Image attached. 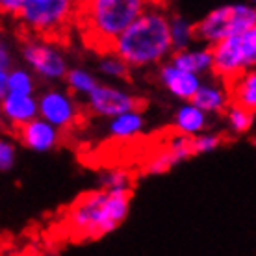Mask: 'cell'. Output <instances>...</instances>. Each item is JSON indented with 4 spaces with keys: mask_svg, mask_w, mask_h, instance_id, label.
<instances>
[{
    "mask_svg": "<svg viewBox=\"0 0 256 256\" xmlns=\"http://www.w3.org/2000/svg\"><path fill=\"white\" fill-rule=\"evenodd\" d=\"M130 69L166 64L173 48L169 41V15L160 6L147 4L138 19L112 43L110 50Z\"/></svg>",
    "mask_w": 256,
    "mask_h": 256,
    "instance_id": "cell-1",
    "label": "cell"
},
{
    "mask_svg": "<svg viewBox=\"0 0 256 256\" xmlns=\"http://www.w3.org/2000/svg\"><path fill=\"white\" fill-rule=\"evenodd\" d=\"M130 195L106 193L102 190L84 193L70 206L65 224L76 240H98L114 232L128 218Z\"/></svg>",
    "mask_w": 256,
    "mask_h": 256,
    "instance_id": "cell-2",
    "label": "cell"
},
{
    "mask_svg": "<svg viewBox=\"0 0 256 256\" xmlns=\"http://www.w3.org/2000/svg\"><path fill=\"white\" fill-rule=\"evenodd\" d=\"M147 8L143 0H91L80 4L86 32L95 41H104L106 50Z\"/></svg>",
    "mask_w": 256,
    "mask_h": 256,
    "instance_id": "cell-3",
    "label": "cell"
},
{
    "mask_svg": "<svg viewBox=\"0 0 256 256\" xmlns=\"http://www.w3.org/2000/svg\"><path fill=\"white\" fill-rule=\"evenodd\" d=\"M256 28V8L252 4H224L208 12L195 24V38L208 48L224 39L238 38Z\"/></svg>",
    "mask_w": 256,
    "mask_h": 256,
    "instance_id": "cell-4",
    "label": "cell"
},
{
    "mask_svg": "<svg viewBox=\"0 0 256 256\" xmlns=\"http://www.w3.org/2000/svg\"><path fill=\"white\" fill-rule=\"evenodd\" d=\"M212 70L223 82H232L234 78L247 70H254L256 64V28L242 34L238 38L224 39L210 48Z\"/></svg>",
    "mask_w": 256,
    "mask_h": 256,
    "instance_id": "cell-5",
    "label": "cell"
},
{
    "mask_svg": "<svg viewBox=\"0 0 256 256\" xmlns=\"http://www.w3.org/2000/svg\"><path fill=\"white\" fill-rule=\"evenodd\" d=\"M74 8L70 0H22L17 19L32 32L52 36L69 22Z\"/></svg>",
    "mask_w": 256,
    "mask_h": 256,
    "instance_id": "cell-6",
    "label": "cell"
},
{
    "mask_svg": "<svg viewBox=\"0 0 256 256\" xmlns=\"http://www.w3.org/2000/svg\"><path fill=\"white\" fill-rule=\"evenodd\" d=\"M22 60L34 76H39L48 82L64 80L69 70V64L64 52L56 45L41 39L26 41L22 46Z\"/></svg>",
    "mask_w": 256,
    "mask_h": 256,
    "instance_id": "cell-7",
    "label": "cell"
},
{
    "mask_svg": "<svg viewBox=\"0 0 256 256\" xmlns=\"http://www.w3.org/2000/svg\"><path fill=\"white\" fill-rule=\"evenodd\" d=\"M86 102H88L91 114L104 117L108 121L121 114H126V112L141 110V100L134 93L112 86V84H98L95 90L86 96Z\"/></svg>",
    "mask_w": 256,
    "mask_h": 256,
    "instance_id": "cell-8",
    "label": "cell"
},
{
    "mask_svg": "<svg viewBox=\"0 0 256 256\" xmlns=\"http://www.w3.org/2000/svg\"><path fill=\"white\" fill-rule=\"evenodd\" d=\"M38 117L52 124L60 132L72 128L80 117L74 95L58 88L46 90L38 98Z\"/></svg>",
    "mask_w": 256,
    "mask_h": 256,
    "instance_id": "cell-9",
    "label": "cell"
},
{
    "mask_svg": "<svg viewBox=\"0 0 256 256\" xmlns=\"http://www.w3.org/2000/svg\"><path fill=\"white\" fill-rule=\"evenodd\" d=\"M17 130H19L17 132L19 141L34 152H48L58 147L60 140H62V132L39 117L26 122L24 126L17 128Z\"/></svg>",
    "mask_w": 256,
    "mask_h": 256,
    "instance_id": "cell-10",
    "label": "cell"
},
{
    "mask_svg": "<svg viewBox=\"0 0 256 256\" xmlns=\"http://www.w3.org/2000/svg\"><path fill=\"white\" fill-rule=\"evenodd\" d=\"M160 82L162 86L166 88L174 98H178L182 102H192L193 95L197 93V90L200 88L202 80L192 72H186V70L174 67L173 64H166L160 65Z\"/></svg>",
    "mask_w": 256,
    "mask_h": 256,
    "instance_id": "cell-11",
    "label": "cell"
},
{
    "mask_svg": "<svg viewBox=\"0 0 256 256\" xmlns=\"http://www.w3.org/2000/svg\"><path fill=\"white\" fill-rule=\"evenodd\" d=\"M0 117L13 128L24 126L38 117V98L34 95H12L8 93L0 100Z\"/></svg>",
    "mask_w": 256,
    "mask_h": 256,
    "instance_id": "cell-12",
    "label": "cell"
},
{
    "mask_svg": "<svg viewBox=\"0 0 256 256\" xmlns=\"http://www.w3.org/2000/svg\"><path fill=\"white\" fill-rule=\"evenodd\" d=\"M192 104L202 110L206 116L224 114L226 108L230 106V95H228V90L221 84L202 82L197 93L193 95Z\"/></svg>",
    "mask_w": 256,
    "mask_h": 256,
    "instance_id": "cell-13",
    "label": "cell"
},
{
    "mask_svg": "<svg viewBox=\"0 0 256 256\" xmlns=\"http://www.w3.org/2000/svg\"><path fill=\"white\" fill-rule=\"evenodd\" d=\"M208 116L202 110H198L195 104L192 102H182L174 112L173 126L174 132L184 138H195V136L206 132L208 128Z\"/></svg>",
    "mask_w": 256,
    "mask_h": 256,
    "instance_id": "cell-14",
    "label": "cell"
},
{
    "mask_svg": "<svg viewBox=\"0 0 256 256\" xmlns=\"http://www.w3.org/2000/svg\"><path fill=\"white\" fill-rule=\"evenodd\" d=\"M167 62L200 78L202 74L212 70V52L208 46H192L188 50L173 52Z\"/></svg>",
    "mask_w": 256,
    "mask_h": 256,
    "instance_id": "cell-15",
    "label": "cell"
},
{
    "mask_svg": "<svg viewBox=\"0 0 256 256\" xmlns=\"http://www.w3.org/2000/svg\"><path fill=\"white\" fill-rule=\"evenodd\" d=\"M228 95H230V104L242 106L254 114L256 112V72L247 70L244 74L234 78L228 82Z\"/></svg>",
    "mask_w": 256,
    "mask_h": 256,
    "instance_id": "cell-16",
    "label": "cell"
},
{
    "mask_svg": "<svg viewBox=\"0 0 256 256\" xmlns=\"http://www.w3.org/2000/svg\"><path fill=\"white\" fill-rule=\"evenodd\" d=\"M143 130H145V117L141 114V110L126 112L108 121V134L119 141L134 140Z\"/></svg>",
    "mask_w": 256,
    "mask_h": 256,
    "instance_id": "cell-17",
    "label": "cell"
},
{
    "mask_svg": "<svg viewBox=\"0 0 256 256\" xmlns=\"http://www.w3.org/2000/svg\"><path fill=\"white\" fill-rule=\"evenodd\" d=\"M169 41L173 52H182L192 48L195 38V22L184 15H169Z\"/></svg>",
    "mask_w": 256,
    "mask_h": 256,
    "instance_id": "cell-18",
    "label": "cell"
},
{
    "mask_svg": "<svg viewBox=\"0 0 256 256\" xmlns=\"http://www.w3.org/2000/svg\"><path fill=\"white\" fill-rule=\"evenodd\" d=\"M98 190L106 193H121V195H130L132 192V173L122 169V167H114L104 173L98 174Z\"/></svg>",
    "mask_w": 256,
    "mask_h": 256,
    "instance_id": "cell-19",
    "label": "cell"
},
{
    "mask_svg": "<svg viewBox=\"0 0 256 256\" xmlns=\"http://www.w3.org/2000/svg\"><path fill=\"white\" fill-rule=\"evenodd\" d=\"M64 80L67 84V88L70 90V95L74 93V95L88 96L98 86V80L91 74L90 70L82 69V67H72V69H69Z\"/></svg>",
    "mask_w": 256,
    "mask_h": 256,
    "instance_id": "cell-20",
    "label": "cell"
},
{
    "mask_svg": "<svg viewBox=\"0 0 256 256\" xmlns=\"http://www.w3.org/2000/svg\"><path fill=\"white\" fill-rule=\"evenodd\" d=\"M36 91V76L24 67H12L8 70V93L30 96Z\"/></svg>",
    "mask_w": 256,
    "mask_h": 256,
    "instance_id": "cell-21",
    "label": "cell"
},
{
    "mask_svg": "<svg viewBox=\"0 0 256 256\" xmlns=\"http://www.w3.org/2000/svg\"><path fill=\"white\" fill-rule=\"evenodd\" d=\"M224 116H226V122H228V128H230L232 134H247L254 126V114L242 108V106L230 104L224 112Z\"/></svg>",
    "mask_w": 256,
    "mask_h": 256,
    "instance_id": "cell-22",
    "label": "cell"
},
{
    "mask_svg": "<svg viewBox=\"0 0 256 256\" xmlns=\"http://www.w3.org/2000/svg\"><path fill=\"white\" fill-rule=\"evenodd\" d=\"M98 70L104 76L114 78V80H126L130 76V67H128L121 58H117L116 54L106 52L100 62H98Z\"/></svg>",
    "mask_w": 256,
    "mask_h": 256,
    "instance_id": "cell-23",
    "label": "cell"
},
{
    "mask_svg": "<svg viewBox=\"0 0 256 256\" xmlns=\"http://www.w3.org/2000/svg\"><path fill=\"white\" fill-rule=\"evenodd\" d=\"M174 166H178V162L174 158L171 150L167 147H164L160 152H156L147 162V166H145V174H164L167 173L169 169H173Z\"/></svg>",
    "mask_w": 256,
    "mask_h": 256,
    "instance_id": "cell-24",
    "label": "cell"
},
{
    "mask_svg": "<svg viewBox=\"0 0 256 256\" xmlns=\"http://www.w3.org/2000/svg\"><path fill=\"white\" fill-rule=\"evenodd\" d=\"M223 143V136L216 132H202L192 138V154H208Z\"/></svg>",
    "mask_w": 256,
    "mask_h": 256,
    "instance_id": "cell-25",
    "label": "cell"
},
{
    "mask_svg": "<svg viewBox=\"0 0 256 256\" xmlns=\"http://www.w3.org/2000/svg\"><path fill=\"white\" fill-rule=\"evenodd\" d=\"M17 162V145L15 140L8 136H0V173L12 171Z\"/></svg>",
    "mask_w": 256,
    "mask_h": 256,
    "instance_id": "cell-26",
    "label": "cell"
},
{
    "mask_svg": "<svg viewBox=\"0 0 256 256\" xmlns=\"http://www.w3.org/2000/svg\"><path fill=\"white\" fill-rule=\"evenodd\" d=\"M166 147L171 150V154H173L174 158H176V162H186L188 158H192V140L190 138H184V136H178L174 134L171 140L166 143Z\"/></svg>",
    "mask_w": 256,
    "mask_h": 256,
    "instance_id": "cell-27",
    "label": "cell"
},
{
    "mask_svg": "<svg viewBox=\"0 0 256 256\" xmlns=\"http://www.w3.org/2000/svg\"><path fill=\"white\" fill-rule=\"evenodd\" d=\"M20 6H22V0H0V12L8 13V15H15L20 12Z\"/></svg>",
    "mask_w": 256,
    "mask_h": 256,
    "instance_id": "cell-28",
    "label": "cell"
},
{
    "mask_svg": "<svg viewBox=\"0 0 256 256\" xmlns=\"http://www.w3.org/2000/svg\"><path fill=\"white\" fill-rule=\"evenodd\" d=\"M12 54L8 50V46L4 43H0V70H10L12 69Z\"/></svg>",
    "mask_w": 256,
    "mask_h": 256,
    "instance_id": "cell-29",
    "label": "cell"
},
{
    "mask_svg": "<svg viewBox=\"0 0 256 256\" xmlns=\"http://www.w3.org/2000/svg\"><path fill=\"white\" fill-rule=\"evenodd\" d=\"M8 95V70H0V100Z\"/></svg>",
    "mask_w": 256,
    "mask_h": 256,
    "instance_id": "cell-30",
    "label": "cell"
}]
</instances>
